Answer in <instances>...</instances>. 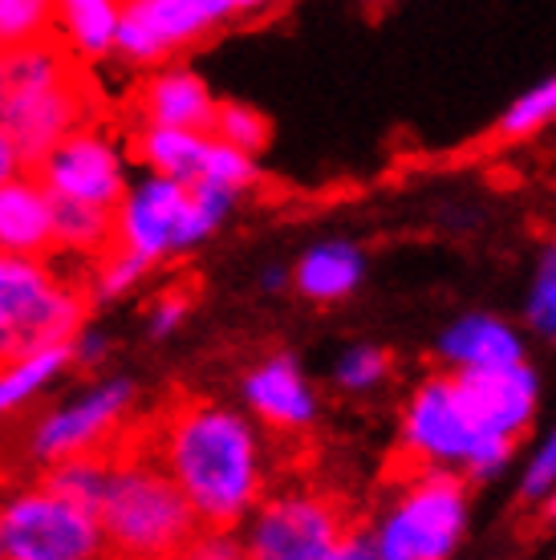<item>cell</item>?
<instances>
[{
	"instance_id": "cell-1",
	"label": "cell",
	"mask_w": 556,
	"mask_h": 560,
	"mask_svg": "<svg viewBox=\"0 0 556 560\" xmlns=\"http://www.w3.org/2000/svg\"><path fill=\"white\" fill-rule=\"evenodd\" d=\"M204 528L240 533L273 483L265 427L248 410L183 398L142 434Z\"/></svg>"
},
{
	"instance_id": "cell-2",
	"label": "cell",
	"mask_w": 556,
	"mask_h": 560,
	"mask_svg": "<svg viewBox=\"0 0 556 560\" xmlns=\"http://www.w3.org/2000/svg\"><path fill=\"white\" fill-rule=\"evenodd\" d=\"M114 560H175L199 536V516L167 467L139 439L114 447L111 483L97 504Z\"/></svg>"
},
{
	"instance_id": "cell-3",
	"label": "cell",
	"mask_w": 556,
	"mask_h": 560,
	"mask_svg": "<svg viewBox=\"0 0 556 560\" xmlns=\"http://www.w3.org/2000/svg\"><path fill=\"white\" fill-rule=\"evenodd\" d=\"M398 455L406 467H443L463 471L472 483H487L508 471L516 443L487 434L460 378L451 370H435L406 394L398 415Z\"/></svg>"
},
{
	"instance_id": "cell-4",
	"label": "cell",
	"mask_w": 556,
	"mask_h": 560,
	"mask_svg": "<svg viewBox=\"0 0 556 560\" xmlns=\"http://www.w3.org/2000/svg\"><path fill=\"white\" fill-rule=\"evenodd\" d=\"M236 203L240 191L223 183H183L142 171L114 208V244L147 256L151 265H163L208 244L232 220Z\"/></svg>"
},
{
	"instance_id": "cell-5",
	"label": "cell",
	"mask_w": 556,
	"mask_h": 560,
	"mask_svg": "<svg viewBox=\"0 0 556 560\" xmlns=\"http://www.w3.org/2000/svg\"><path fill=\"white\" fill-rule=\"evenodd\" d=\"M472 528V479L443 467H406L370 520L382 560H451Z\"/></svg>"
},
{
	"instance_id": "cell-6",
	"label": "cell",
	"mask_w": 556,
	"mask_h": 560,
	"mask_svg": "<svg viewBox=\"0 0 556 560\" xmlns=\"http://www.w3.org/2000/svg\"><path fill=\"white\" fill-rule=\"evenodd\" d=\"M85 284L61 277L54 256L0 253V362L73 341V334L85 325Z\"/></svg>"
},
{
	"instance_id": "cell-7",
	"label": "cell",
	"mask_w": 556,
	"mask_h": 560,
	"mask_svg": "<svg viewBox=\"0 0 556 560\" xmlns=\"http://www.w3.org/2000/svg\"><path fill=\"white\" fill-rule=\"evenodd\" d=\"M4 560H114L94 508L49 488L45 479L0 495Z\"/></svg>"
},
{
	"instance_id": "cell-8",
	"label": "cell",
	"mask_w": 556,
	"mask_h": 560,
	"mask_svg": "<svg viewBox=\"0 0 556 560\" xmlns=\"http://www.w3.org/2000/svg\"><path fill=\"white\" fill-rule=\"evenodd\" d=\"M349 528V512L334 491L280 488L240 524V545L248 560H329Z\"/></svg>"
},
{
	"instance_id": "cell-9",
	"label": "cell",
	"mask_w": 556,
	"mask_h": 560,
	"mask_svg": "<svg viewBox=\"0 0 556 560\" xmlns=\"http://www.w3.org/2000/svg\"><path fill=\"white\" fill-rule=\"evenodd\" d=\"M135 382L126 374L114 378L85 382L82 390L61 398L49 407L28 431V455L33 463H61L78 459V455H102L126 443V427H130V410H135Z\"/></svg>"
},
{
	"instance_id": "cell-10",
	"label": "cell",
	"mask_w": 556,
	"mask_h": 560,
	"mask_svg": "<svg viewBox=\"0 0 556 560\" xmlns=\"http://www.w3.org/2000/svg\"><path fill=\"white\" fill-rule=\"evenodd\" d=\"M232 21L236 13L228 0H126L114 57L130 70H159Z\"/></svg>"
},
{
	"instance_id": "cell-11",
	"label": "cell",
	"mask_w": 556,
	"mask_h": 560,
	"mask_svg": "<svg viewBox=\"0 0 556 560\" xmlns=\"http://www.w3.org/2000/svg\"><path fill=\"white\" fill-rule=\"evenodd\" d=\"M130 167H135L130 142L114 127L90 118L70 139L57 142L33 171L54 191L57 203H90V208L114 211L135 179Z\"/></svg>"
},
{
	"instance_id": "cell-12",
	"label": "cell",
	"mask_w": 556,
	"mask_h": 560,
	"mask_svg": "<svg viewBox=\"0 0 556 560\" xmlns=\"http://www.w3.org/2000/svg\"><path fill=\"white\" fill-rule=\"evenodd\" d=\"M90 118H94V98L85 90L82 73L42 90H9V98L0 106V122L9 127L28 167H37L57 142L70 139Z\"/></svg>"
},
{
	"instance_id": "cell-13",
	"label": "cell",
	"mask_w": 556,
	"mask_h": 560,
	"mask_svg": "<svg viewBox=\"0 0 556 560\" xmlns=\"http://www.w3.org/2000/svg\"><path fill=\"white\" fill-rule=\"evenodd\" d=\"M244 410L273 434H305L321 415V398L292 353H268L240 382Z\"/></svg>"
},
{
	"instance_id": "cell-14",
	"label": "cell",
	"mask_w": 556,
	"mask_h": 560,
	"mask_svg": "<svg viewBox=\"0 0 556 560\" xmlns=\"http://www.w3.org/2000/svg\"><path fill=\"white\" fill-rule=\"evenodd\" d=\"M455 378L484 422V431L520 447V439L529 434L532 419L541 410V374L529 362H516L500 365V370H467Z\"/></svg>"
},
{
	"instance_id": "cell-15",
	"label": "cell",
	"mask_w": 556,
	"mask_h": 560,
	"mask_svg": "<svg viewBox=\"0 0 556 560\" xmlns=\"http://www.w3.org/2000/svg\"><path fill=\"white\" fill-rule=\"evenodd\" d=\"M439 370L467 374V370H500V365L529 362V337L496 313H463L447 325L435 341Z\"/></svg>"
},
{
	"instance_id": "cell-16",
	"label": "cell",
	"mask_w": 556,
	"mask_h": 560,
	"mask_svg": "<svg viewBox=\"0 0 556 560\" xmlns=\"http://www.w3.org/2000/svg\"><path fill=\"white\" fill-rule=\"evenodd\" d=\"M0 253L57 256V199L33 167L0 183Z\"/></svg>"
},
{
	"instance_id": "cell-17",
	"label": "cell",
	"mask_w": 556,
	"mask_h": 560,
	"mask_svg": "<svg viewBox=\"0 0 556 560\" xmlns=\"http://www.w3.org/2000/svg\"><path fill=\"white\" fill-rule=\"evenodd\" d=\"M220 110V98L192 66L167 61L142 78L139 85V118L159 122V127H183V130H211Z\"/></svg>"
},
{
	"instance_id": "cell-18",
	"label": "cell",
	"mask_w": 556,
	"mask_h": 560,
	"mask_svg": "<svg viewBox=\"0 0 556 560\" xmlns=\"http://www.w3.org/2000/svg\"><path fill=\"white\" fill-rule=\"evenodd\" d=\"M366 253L354 240H317L292 265V289L313 305H337L362 289Z\"/></svg>"
},
{
	"instance_id": "cell-19",
	"label": "cell",
	"mask_w": 556,
	"mask_h": 560,
	"mask_svg": "<svg viewBox=\"0 0 556 560\" xmlns=\"http://www.w3.org/2000/svg\"><path fill=\"white\" fill-rule=\"evenodd\" d=\"M211 130H183V127H159V122H139L130 135L135 167L171 175L183 183H199L208 167Z\"/></svg>"
},
{
	"instance_id": "cell-20",
	"label": "cell",
	"mask_w": 556,
	"mask_h": 560,
	"mask_svg": "<svg viewBox=\"0 0 556 560\" xmlns=\"http://www.w3.org/2000/svg\"><path fill=\"white\" fill-rule=\"evenodd\" d=\"M123 9L126 0H57L54 37L78 61H106L114 57Z\"/></svg>"
},
{
	"instance_id": "cell-21",
	"label": "cell",
	"mask_w": 556,
	"mask_h": 560,
	"mask_svg": "<svg viewBox=\"0 0 556 560\" xmlns=\"http://www.w3.org/2000/svg\"><path fill=\"white\" fill-rule=\"evenodd\" d=\"M70 370H73L70 341H57V346H42V350L4 358L0 362V419H9L16 410H25L28 402H37Z\"/></svg>"
},
{
	"instance_id": "cell-22",
	"label": "cell",
	"mask_w": 556,
	"mask_h": 560,
	"mask_svg": "<svg viewBox=\"0 0 556 560\" xmlns=\"http://www.w3.org/2000/svg\"><path fill=\"white\" fill-rule=\"evenodd\" d=\"M114 248V211L90 203H57V256L97 260Z\"/></svg>"
},
{
	"instance_id": "cell-23",
	"label": "cell",
	"mask_w": 556,
	"mask_h": 560,
	"mask_svg": "<svg viewBox=\"0 0 556 560\" xmlns=\"http://www.w3.org/2000/svg\"><path fill=\"white\" fill-rule=\"evenodd\" d=\"M4 66H9V90H42V85L78 78V57L57 37L28 42L13 54H4Z\"/></svg>"
},
{
	"instance_id": "cell-24",
	"label": "cell",
	"mask_w": 556,
	"mask_h": 560,
	"mask_svg": "<svg viewBox=\"0 0 556 560\" xmlns=\"http://www.w3.org/2000/svg\"><path fill=\"white\" fill-rule=\"evenodd\" d=\"M556 127V73L541 82L524 85L496 118V139L500 142H524L536 139L541 130Z\"/></svg>"
},
{
	"instance_id": "cell-25",
	"label": "cell",
	"mask_w": 556,
	"mask_h": 560,
	"mask_svg": "<svg viewBox=\"0 0 556 560\" xmlns=\"http://www.w3.org/2000/svg\"><path fill=\"white\" fill-rule=\"evenodd\" d=\"M111 463H114V451H102V455H78V459H61V463H49L42 471V479L49 488H57L61 495H70L78 504L94 508L102 504V495H106V483H111Z\"/></svg>"
},
{
	"instance_id": "cell-26",
	"label": "cell",
	"mask_w": 556,
	"mask_h": 560,
	"mask_svg": "<svg viewBox=\"0 0 556 560\" xmlns=\"http://www.w3.org/2000/svg\"><path fill=\"white\" fill-rule=\"evenodd\" d=\"M151 260L139 253H130V248H118L114 244L106 256H97L94 260V272L85 280V293H90V305H111V301H123L139 289L142 280L151 277Z\"/></svg>"
},
{
	"instance_id": "cell-27",
	"label": "cell",
	"mask_w": 556,
	"mask_h": 560,
	"mask_svg": "<svg viewBox=\"0 0 556 560\" xmlns=\"http://www.w3.org/2000/svg\"><path fill=\"white\" fill-rule=\"evenodd\" d=\"M524 329L556 346V236L536 253L529 277V293H524Z\"/></svg>"
},
{
	"instance_id": "cell-28",
	"label": "cell",
	"mask_w": 556,
	"mask_h": 560,
	"mask_svg": "<svg viewBox=\"0 0 556 560\" xmlns=\"http://www.w3.org/2000/svg\"><path fill=\"white\" fill-rule=\"evenodd\" d=\"M57 28V0H0V54L45 42Z\"/></svg>"
},
{
	"instance_id": "cell-29",
	"label": "cell",
	"mask_w": 556,
	"mask_h": 560,
	"mask_svg": "<svg viewBox=\"0 0 556 560\" xmlns=\"http://www.w3.org/2000/svg\"><path fill=\"white\" fill-rule=\"evenodd\" d=\"M390 374H394V358L382 346H370V341L346 346L341 358L334 362V386L341 394H374Z\"/></svg>"
},
{
	"instance_id": "cell-30",
	"label": "cell",
	"mask_w": 556,
	"mask_h": 560,
	"mask_svg": "<svg viewBox=\"0 0 556 560\" xmlns=\"http://www.w3.org/2000/svg\"><path fill=\"white\" fill-rule=\"evenodd\" d=\"M211 135L223 139V142H232V147H240V151L260 154L268 147V139H273V122H268L256 106H248V102L220 98V110H216Z\"/></svg>"
},
{
	"instance_id": "cell-31",
	"label": "cell",
	"mask_w": 556,
	"mask_h": 560,
	"mask_svg": "<svg viewBox=\"0 0 556 560\" xmlns=\"http://www.w3.org/2000/svg\"><path fill=\"white\" fill-rule=\"evenodd\" d=\"M204 179L208 183H223V187H232V191H248L256 187L260 179V163H256V154L252 151H240L232 142H223L211 135V147H208V167H204Z\"/></svg>"
},
{
	"instance_id": "cell-32",
	"label": "cell",
	"mask_w": 556,
	"mask_h": 560,
	"mask_svg": "<svg viewBox=\"0 0 556 560\" xmlns=\"http://www.w3.org/2000/svg\"><path fill=\"white\" fill-rule=\"evenodd\" d=\"M556 495V422L541 434V443L532 447L524 471H520V500L524 504H548Z\"/></svg>"
},
{
	"instance_id": "cell-33",
	"label": "cell",
	"mask_w": 556,
	"mask_h": 560,
	"mask_svg": "<svg viewBox=\"0 0 556 560\" xmlns=\"http://www.w3.org/2000/svg\"><path fill=\"white\" fill-rule=\"evenodd\" d=\"M187 313H192V296L179 293V289L154 296L151 308H147V337H151V341L175 337L183 329V322H187Z\"/></svg>"
},
{
	"instance_id": "cell-34",
	"label": "cell",
	"mask_w": 556,
	"mask_h": 560,
	"mask_svg": "<svg viewBox=\"0 0 556 560\" xmlns=\"http://www.w3.org/2000/svg\"><path fill=\"white\" fill-rule=\"evenodd\" d=\"M175 560H248L240 533H223V528H199L192 545L183 548Z\"/></svg>"
},
{
	"instance_id": "cell-35",
	"label": "cell",
	"mask_w": 556,
	"mask_h": 560,
	"mask_svg": "<svg viewBox=\"0 0 556 560\" xmlns=\"http://www.w3.org/2000/svg\"><path fill=\"white\" fill-rule=\"evenodd\" d=\"M73 365L78 370H97V365L106 362V353H111V337L102 334L97 325H82L78 334H73Z\"/></svg>"
},
{
	"instance_id": "cell-36",
	"label": "cell",
	"mask_w": 556,
	"mask_h": 560,
	"mask_svg": "<svg viewBox=\"0 0 556 560\" xmlns=\"http://www.w3.org/2000/svg\"><path fill=\"white\" fill-rule=\"evenodd\" d=\"M329 560H382L366 528H349V536L329 552Z\"/></svg>"
},
{
	"instance_id": "cell-37",
	"label": "cell",
	"mask_w": 556,
	"mask_h": 560,
	"mask_svg": "<svg viewBox=\"0 0 556 560\" xmlns=\"http://www.w3.org/2000/svg\"><path fill=\"white\" fill-rule=\"evenodd\" d=\"M21 171H28L25 154H21V147L13 142L9 127L0 122V183H9L13 175H21Z\"/></svg>"
},
{
	"instance_id": "cell-38",
	"label": "cell",
	"mask_w": 556,
	"mask_h": 560,
	"mask_svg": "<svg viewBox=\"0 0 556 560\" xmlns=\"http://www.w3.org/2000/svg\"><path fill=\"white\" fill-rule=\"evenodd\" d=\"M232 4V13H236V21H256V16H268L277 13L285 0H228Z\"/></svg>"
},
{
	"instance_id": "cell-39",
	"label": "cell",
	"mask_w": 556,
	"mask_h": 560,
	"mask_svg": "<svg viewBox=\"0 0 556 560\" xmlns=\"http://www.w3.org/2000/svg\"><path fill=\"white\" fill-rule=\"evenodd\" d=\"M260 289H265V293H285V289H292V265L260 268Z\"/></svg>"
},
{
	"instance_id": "cell-40",
	"label": "cell",
	"mask_w": 556,
	"mask_h": 560,
	"mask_svg": "<svg viewBox=\"0 0 556 560\" xmlns=\"http://www.w3.org/2000/svg\"><path fill=\"white\" fill-rule=\"evenodd\" d=\"M9 98V66H4V54H0V106Z\"/></svg>"
},
{
	"instance_id": "cell-41",
	"label": "cell",
	"mask_w": 556,
	"mask_h": 560,
	"mask_svg": "<svg viewBox=\"0 0 556 560\" xmlns=\"http://www.w3.org/2000/svg\"><path fill=\"white\" fill-rule=\"evenodd\" d=\"M0 560H4V528H0Z\"/></svg>"
},
{
	"instance_id": "cell-42",
	"label": "cell",
	"mask_w": 556,
	"mask_h": 560,
	"mask_svg": "<svg viewBox=\"0 0 556 560\" xmlns=\"http://www.w3.org/2000/svg\"><path fill=\"white\" fill-rule=\"evenodd\" d=\"M366 4H386V0H366Z\"/></svg>"
}]
</instances>
